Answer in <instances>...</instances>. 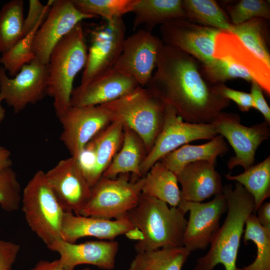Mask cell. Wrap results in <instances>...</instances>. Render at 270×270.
I'll use <instances>...</instances> for the list:
<instances>
[{
  "instance_id": "obj_46",
  "label": "cell",
  "mask_w": 270,
  "mask_h": 270,
  "mask_svg": "<svg viewBox=\"0 0 270 270\" xmlns=\"http://www.w3.org/2000/svg\"><path fill=\"white\" fill-rule=\"evenodd\" d=\"M12 164L10 151L0 146V170L11 167Z\"/></svg>"
},
{
  "instance_id": "obj_28",
  "label": "cell",
  "mask_w": 270,
  "mask_h": 270,
  "mask_svg": "<svg viewBox=\"0 0 270 270\" xmlns=\"http://www.w3.org/2000/svg\"><path fill=\"white\" fill-rule=\"evenodd\" d=\"M268 20L254 18L242 24H232L233 32L258 58L270 66Z\"/></svg>"
},
{
  "instance_id": "obj_12",
  "label": "cell",
  "mask_w": 270,
  "mask_h": 270,
  "mask_svg": "<svg viewBox=\"0 0 270 270\" xmlns=\"http://www.w3.org/2000/svg\"><path fill=\"white\" fill-rule=\"evenodd\" d=\"M220 31L184 18L170 20L160 26L164 44L188 54L202 64L214 60L216 38Z\"/></svg>"
},
{
  "instance_id": "obj_5",
  "label": "cell",
  "mask_w": 270,
  "mask_h": 270,
  "mask_svg": "<svg viewBox=\"0 0 270 270\" xmlns=\"http://www.w3.org/2000/svg\"><path fill=\"white\" fill-rule=\"evenodd\" d=\"M101 105L109 112L112 122H120L133 130L143 142L148 152L151 150L164 122L166 104L160 98L146 87L139 86Z\"/></svg>"
},
{
  "instance_id": "obj_21",
  "label": "cell",
  "mask_w": 270,
  "mask_h": 270,
  "mask_svg": "<svg viewBox=\"0 0 270 270\" xmlns=\"http://www.w3.org/2000/svg\"><path fill=\"white\" fill-rule=\"evenodd\" d=\"M134 227L128 214L112 220L64 212L60 238L71 243H75L78 239L84 237L114 240Z\"/></svg>"
},
{
  "instance_id": "obj_29",
  "label": "cell",
  "mask_w": 270,
  "mask_h": 270,
  "mask_svg": "<svg viewBox=\"0 0 270 270\" xmlns=\"http://www.w3.org/2000/svg\"><path fill=\"white\" fill-rule=\"evenodd\" d=\"M224 177L242 184L254 200L255 212L270 196V156L239 174Z\"/></svg>"
},
{
  "instance_id": "obj_6",
  "label": "cell",
  "mask_w": 270,
  "mask_h": 270,
  "mask_svg": "<svg viewBox=\"0 0 270 270\" xmlns=\"http://www.w3.org/2000/svg\"><path fill=\"white\" fill-rule=\"evenodd\" d=\"M22 210L32 230L47 246L61 238L64 212L48 185L44 172L38 170L22 194Z\"/></svg>"
},
{
  "instance_id": "obj_43",
  "label": "cell",
  "mask_w": 270,
  "mask_h": 270,
  "mask_svg": "<svg viewBox=\"0 0 270 270\" xmlns=\"http://www.w3.org/2000/svg\"><path fill=\"white\" fill-rule=\"evenodd\" d=\"M250 94L252 99L254 108L261 113L264 122L270 124V108L264 96L262 90L254 80L251 82Z\"/></svg>"
},
{
  "instance_id": "obj_1",
  "label": "cell",
  "mask_w": 270,
  "mask_h": 270,
  "mask_svg": "<svg viewBox=\"0 0 270 270\" xmlns=\"http://www.w3.org/2000/svg\"><path fill=\"white\" fill-rule=\"evenodd\" d=\"M156 68L146 88L184 121L211 124L229 106L230 101L214 91L200 62L188 54L164 44Z\"/></svg>"
},
{
  "instance_id": "obj_17",
  "label": "cell",
  "mask_w": 270,
  "mask_h": 270,
  "mask_svg": "<svg viewBox=\"0 0 270 270\" xmlns=\"http://www.w3.org/2000/svg\"><path fill=\"white\" fill-rule=\"evenodd\" d=\"M44 174L64 211L80 214L90 199L92 188L75 158L70 156L60 160Z\"/></svg>"
},
{
  "instance_id": "obj_33",
  "label": "cell",
  "mask_w": 270,
  "mask_h": 270,
  "mask_svg": "<svg viewBox=\"0 0 270 270\" xmlns=\"http://www.w3.org/2000/svg\"><path fill=\"white\" fill-rule=\"evenodd\" d=\"M246 244L253 242L256 247V256L250 264L236 270H270V230L262 227L256 216L252 214L248 218L244 232Z\"/></svg>"
},
{
  "instance_id": "obj_39",
  "label": "cell",
  "mask_w": 270,
  "mask_h": 270,
  "mask_svg": "<svg viewBox=\"0 0 270 270\" xmlns=\"http://www.w3.org/2000/svg\"><path fill=\"white\" fill-rule=\"evenodd\" d=\"M74 158L82 174L92 188L98 181L96 176V148L94 140L92 138L90 140Z\"/></svg>"
},
{
  "instance_id": "obj_7",
  "label": "cell",
  "mask_w": 270,
  "mask_h": 270,
  "mask_svg": "<svg viewBox=\"0 0 270 270\" xmlns=\"http://www.w3.org/2000/svg\"><path fill=\"white\" fill-rule=\"evenodd\" d=\"M128 174L114 178L102 176L92 188L80 215L112 220L127 214L138 204L144 180V176L130 180Z\"/></svg>"
},
{
  "instance_id": "obj_26",
  "label": "cell",
  "mask_w": 270,
  "mask_h": 270,
  "mask_svg": "<svg viewBox=\"0 0 270 270\" xmlns=\"http://www.w3.org/2000/svg\"><path fill=\"white\" fill-rule=\"evenodd\" d=\"M142 194L160 200L172 207L178 206L180 190L176 174L160 161L155 163L144 176Z\"/></svg>"
},
{
  "instance_id": "obj_4",
  "label": "cell",
  "mask_w": 270,
  "mask_h": 270,
  "mask_svg": "<svg viewBox=\"0 0 270 270\" xmlns=\"http://www.w3.org/2000/svg\"><path fill=\"white\" fill-rule=\"evenodd\" d=\"M88 50L81 24H78L56 44L48 64L47 94L54 99L58 118L71 106L73 82L84 68Z\"/></svg>"
},
{
  "instance_id": "obj_31",
  "label": "cell",
  "mask_w": 270,
  "mask_h": 270,
  "mask_svg": "<svg viewBox=\"0 0 270 270\" xmlns=\"http://www.w3.org/2000/svg\"><path fill=\"white\" fill-rule=\"evenodd\" d=\"M182 6L189 20L221 31H230L232 24L214 0H182Z\"/></svg>"
},
{
  "instance_id": "obj_18",
  "label": "cell",
  "mask_w": 270,
  "mask_h": 270,
  "mask_svg": "<svg viewBox=\"0 0 270 270\" xmlns=\"http://www.w3.org/2000/svg\"><path fill=\"white\" fill-rule=\"evenodd\" d=\"M48 248L59 254L58 260L66 270H74L80 264H90L111 270L115 266L119 244L114 240H102L76 244L60 238Z\"/></svg>"
},
{
  "instance_id": "obj_3",
  "label": "cell",
  "mask_w": 270,
  "mask_h": 270,
  "mask_svg": "<svg viewBox=\"0 0 270 270\" xmlns=\"http://www.w3.org/2000/svg\"><path fill=\"white\" fill-rule=\"evenodd\" d=\"M186 214L178 206L169 207L142 193L137 206L128 214L143 234V239L135 245L136 252L183 246Z\"/></svg>"
},
{
  "instance_id": "obj_30",
  "label": "cell",
  "mask_w": 270,
  "mask_h": 270,
  "mask_svg": "<svg viewBox=\"0 0 270 270\" xmlns=\"http://www.w3.org/2000/svg\"><path fill=\"white\" fill-rule=\"evenodd\" d=\"M24 2L12 0L0 10V52H7L24 36Z\"/></svg>"
},
{
  "instance_id": "obj_32",
  "label": "cell",
  "mask_w": 270,
  "mask_h": 270,
  "mask_svg": "<svg viewBox=\"0 0 270 270\" xmlns=\"http://www.w3.org/2000/svg\"><path fill=\"white\" fill-rule=\"evenodd\" d=\"M123 136L124 126L120 122L114 121L93 138L96 148V176L98 180L120 148Z\"/></svg>"
},
{
  "instance_id": "obj_25",
  "label": "cell",
  "mask_w": 270,
  "mask_h": 270,
  "mask_svg": "<svg viewBox=\"0 0 270 270\" xmlns=\"http://www.w3.org/2000/svg\"><path fill=\"white\" fill-rule=\"evenodd\" d=\"M132 12L134 14V28L143 24L144 30L150 32L158 24L186 18L182 0H138Z\"/></svg>"
},
{
  "instance_id": "obj_40",
  "label": "cell",
  "mask_w": 270,
  "mask_h": 270,
  "mask_svg": "<svg viewBox=\"0 0 270 270\" xmlns=\"http://www.w3.org/2000/svg\"><path fill=\"white\" fill-rule=\"evenodd\" d=\"M214 91L222 96L234 102L243 112L254 108V104L250 93L237 90L228 87L224 84H213Z\"/></svg>"
},
{
  "instance_id": "obj_42",
  "label": "cell",
  "mask_w": 270,
  "mask_h": 270,
  "mask_svg": "<svg viewBox=\"0 0 270 270\" xmlns=\"http://www.w3.org/2000/svg\"><path fill=\"white\" fill-rule=\"evenodd\" d=\"M20 250L18 244L0 240V270H12Z\"/></svg>"
},
{
  "instance_id": "obj_11",
  "label": "cell",
  "mask_w": 270,
  "mask_h": 270,
  "mask_svg": "<svg viewBox=\"0 0 270 270\" xmlns=\"http://www.w3.org/2000/svg\"><path fill=\"white\" fill-rule=\"evenodd\" d=\"M0 67V94L15 113L30 104L42 100L47 94L48 64L34 58L24 66L14 78H10Z\"/></svg>"
},
{
  "instance_id": "obj_27",
  "label": "cell",
  "mask_w": 270,
  "mask_h": 270,
  "mask_svg": "<svg viewBox=\"0 0 270 270\" xmlns=\"http://www.w3.org/2000/svg\"><path fill=\"white\" fill-rule=\"evenodd\" d=\"M190 253L184 246L136 252L128 270H182Z\"/></svg>"
},
{
  "instance_id": "obj_20",
  "label": "cell",
  "mask_w": 270,
  "mask_h": 270,
  "mask_svg": "<svg viewBox=\"0 0 270 270\" xmlns=\"http://www.w3.org/2000/svg\"><path fill=\"white\" fill-rule=\"evenodd\" d=\"M139 86L134 80L113 68L86 84L73 89L70 106L103 104L130 92Z\"/></svg>"
},
{
  "instance_id": "obj_38",
  "label": "cell",
  "mask_w": 270,
  "mask_h": 270,
  "mask_svg": "<svg viewBox=\"0 0 270 270\" xmlns=\"http://www.w3.org/2000/svg\"><path fill=\"white\" fill-rule=\"evenodd\" d=\"M22 194L20 182L15 172L8 168L0 170V206L12 212L20 207Z\"/></svg>"
},
{
  "instance_id": "obj_14",
  "label": "cell",
  "mask_w": 270,
  "mask_h": 270,
  "mask_svg": "<svg viewBox=\"0 0 270 270\" xmlns=\"http://www.w3.org/2000/svg\"><path fill=\"white\" fill-rule=\"evenodd\" d=\"M178 206L185 213L190 212L184 235L183 246L191 252L206 249L218 230L220 218L226 212L225 196L222 193L206 202L181 200Z\"/></svg>"
},
{
  "instance_id": "obj_19",
  "label": "cell",
  "mask_w": 270,
  "mask_h": 270,
  "mask_svg": "<svg viewBox=\"0 0 270 270\" xmlns=\"http://www.w3.org/2000/svg\"><path fill=\"white\" fill-rule=\"evenodd\" d=\"M213 57L222 60L248 72L268 96L270 66L250 50L233 32L220 31L216 36Z\"/></svg>"
},
{
  "instance_id": "obj_34",
  "label": "cell",
  "mask_w": 270,
  "mask_h": 270,
  "mask_svg": "<svg viewBox=\"0 0 270 270\" xmlns=\"http://www.w3.org/2000/svg\"><path fill=\"white\" fill-rule=\"evenodd\" d=\"M138 0H72L74 5L81 12L100 16L106 21L122 18L132 12Z\"/></svg>"
},
{
  "instance_id": "obj_37",
  "label": "cell",
  "mask_w": 270,
  "mask_h": 270,
  "mask_svg": "<svg viewBox=\"0 0 270 270\" xmlns=\"http://www.w3.org/2000/svg\"><path fill=\"white\" fill-rule=\"evenodd\" d=\"M226 11L232 24H242L254 18H270V0H241L228 5Z\"/></svg>"
},
{
  "instance_id": "obj_15",
  "label": "cell",
  "mask_w": 270,
  "mask_h": 270,
  "mask_svg": "<svg viewBox=\"0 0 270 270\" xmlns=\"http://www.w3.org/2000/svg\"><path fill=\"white\" fill-rule=\"evenodd\" d=\"M163 44L162 40L152 32L140 30L125 38L114 68L132 78L140 86H146L156 67Z\"/></svg>"
},
{
  "instance_id": "obj_16",
  "label": "cell",
  "mask_w": 270,
  "mask_h": 270,
  "mask_svg": "<svg viewBox=\"0 0 270 270\" xmlns=\"http://www.w3.org/2000/svg\"><path fill=\"white\" fill-rule=\"evenodd\" d=\"M58 120L62 128L60 140L74 157L112 122L109 112L102 105L71 106Z\"/></svg>"
},
{
  "instance_id": "obj_41",
  "label": "cell",
  "mask_w": 270,
  "mask_h": 270,
  "mask_svg": "<svg viewBox=\"0 0 270 270\" xmlns=\"http://www.w3.org/2000/svg\"><path fill=\"white\" fill-rule=\"evenodd\" d=\"M54 0H48L44 5L39 0H30L27 16L24 20V36L30 32L44 16H46Z\"/></svg>"
},
{
  "instance_id": "obj_10",
  "label": "cell",
  "mask_w": 270,
  "mask_h": 270,
  "mask_svg": "<svg viewBox=\"0 0 270 270\" xmlns=\"http://www.w3.org/2000/svg\"><path fill=\"white\" fill-rule=\"evenodd\" d=\"M125 33L122 18L106 21L92 31L80 85L86 84L114 68L122 51Z\"/></svg>"
},
{
  "instance_id": "obj_13",
  "label": "cell",
  "mask_w": 270,
  "mask_h": 270,
  "mask_svg": "<svg viewBox=\"0 0 270 270\" xmlns=\"http://www.w3.org/2000/svg\"><path fill=\"white\" fill-rule=\"evenodd\" d=\"M95 18L80 10L72 0H55L39 28L32 44L35 58L48 64L56 44L80 22Z\"/></svg>"
},
{
  "instance_id": "obj_36",
  "label": "cell",
  "mask_w": 270,
  "mask_h": 270,
  "mask_svg": "<svg viewBox=\"0 0 270 270\" xmlns=\"http://www.w3.org/2000/svg\"><path fill=\"white\" fill-rule=\"evenodd\" d=\"M200 67L205 80L212 84H224L226 80L237 78L250 82L254 80L248 72L222 60L214 58L208 64L200 63Z\"/></svg>"
},
{
  "instance_id": "obj_44",
  "label": "cell",
  "mask_w": 270,
  "mask_h": 270,
  "mask_svg": "<svg viewBox=\"0 0 270 270\" xmlns=\"http://www.w3.org/2000/svg\"><path fill=\"white\" fill-rule=\"evenodd\" d=\"M256 216L260 225L270 230V202H264L256 210Z\"/></svg>"
},
{
  "instance_id": "obj_48",
  "label": "cell",
  "mask_w": 270,
  "mask_h": 270,
  "mask_svg": "<svg viewBox=\"0 0 270 270\" xmlns=\"http://www.w3.org/2000/svg\"><path fill=\"white\" fill-rule=\"evenodd\" d=\"M3 98L0 94V123L3 120L5 116V110L2 106V102Z\"/></svg>"
},
{
  "instance_id": "obj_9",
  "label": "cell",
  "mask_w": 270,
  "mask_h": 270,
  "mask_svg": "<svg viewBox=\"0 0 270 270\" xmlns=\"http://www.w3.org/2000/svg\"><path fill=\"white\" fill-rule=\"evenodd\" d=\"M218 134L225 138L234 156L228 162L232 170L238 166L244 170L254 165L256 153L261 144L270 136V124L266 122L251 126L242 124L238 114L220 112L211 123Z\"/></svg>"
},
{
  "instance_id": "obj_45",
  "label": "cell",
  "mask_w": 270,
  "mask_h": 270,
  "mask_svg": "<svg viewBox=\"0 0 270 270\" xmlns=\"http://www.w3.org/2000/svg\"><path fill=\"white\" fill-rule=\"evenodd\" d=\"M29 270H66L60 264L59 260L52 261L42 260L39 261L36 264ZM82 270H90L86 268Z\"/></svg>"
},
{
  "instance_id": "obj_22",
  "label": "cell",
  "mask_w": 270,
  "mask_h": 270,
  "mask_svg": "<svg viewBox=\"0 0 270 270\" xmlns=\"http://www.w3.org/2000/svg\"><path fill=\"white\" fill-rule=\"evenodd\" d=\"M216 162L198 161L186 165L176 175L181 186V200L202 202L212 196L223 193L220 174Z\"/></svg>"
},
{
  "instance_id": "obj_24",
  "label": "cell",
  "mask_w": 270,
  "mask_h": 270,
  "mask_svg": "<svg viewBox=\"0 0 270 270\" xmlns=\"http://www.w3.org/2000/svg\"><path fill=\"white\" fill-rule=\"evenodd\" d=\"M147 152L139 136L128 128L124 126L122 146L102 176L114 178L118 174L132 173L134 177L142 178L140 166Z\"/></svg>"
},
{
  "instance_id": "obj_47",
  "label": "cell",
  "mask_w": 270,
  "mask_h": 270,
  "mask_svg": "<svg viewBox=\"0 0 270 270\" xmlns=\"http://www.w3.org/2000/svg\"><path fill=\"white\" fill-rule=\"evenodd\" d=\"M124 234L128 238L132 240H138V242L140 241L143 239V234L142 232L136 226L128 230Z\"/></svg>"
},
{
  "instance_id": "obj_23",
  "label": "cell",
  "mask_w": 270,
  "mask_h": 270,
  "mask_svg": "<svg viewBox=\"0 0 270 270\" xmlns=\"http://www.w3.org/2000/svg\"><path fill=\"white\" fill-rule=\"evenodd\" d=\"M228 150L223 136L218 134L206 143L185 144L166 154L159 161L176 176L188 164L198 161L216 162L218 156Z\"/></svg>"
},
{
  "instance_id": "obj_8",
  "label": "cell",
  "mask_w": 270,
  "mask_h": 270,
  "mask_svg": "<svg viewBox=\"0 0 270 270\" xmlns=\"http://www.w3.org/2000/svg\"><path fill=\"white\" fill-rule=\"evenodd\" d=\"M218 134L212 124L186 122L172 107L166 104L162 130L140 166L142 176H146L155 163L180 146L194 140H210Z\"/></svg>"
},
{
  "instance_id": "obj_35",
  "label": "cell",
  "mask_w": 270,
  "mask_h": 270,
  "mask_svg": "<svg viewBox=\"0 0 270 270\" xmlns=\"http://www.w3.org/2000/svg\"><path fill=\"white\" fill-rule=\"evenodd\" d=\"M46 16H43L34 28L14 46L2 54L0 63L11 76H15L24 66L35 58L32 51L34 40L37 30Z\"/></svg>"
},
{
  "instance_id": "obj_2",
  "label": "cell",
  "mask_w": 270,
  "mask_h": 270,
  "mask_svg": "<svg viewBox=\"0 0 270 270\" xmlns=\"http://www.w3.org/2000/svg\"><path fill=\"white\" fill-rule=\"evenodd\" d=\"M227 204L225 220L210 244L208 252L198 258L193 270H214L218 264L225 270H236V260L246 220L255 212L254 198L240 184L224 186Z\"/></svg>"
}]
</instances>
